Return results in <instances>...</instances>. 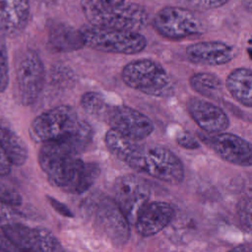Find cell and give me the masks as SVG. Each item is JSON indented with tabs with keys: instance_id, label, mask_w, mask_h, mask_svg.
I'll use <instances>...</instances> for the list:
<instances>
[{
	"instance_id": "e0dca14e",
	"label": "cell",
	"mask_w": 252,
	"mask_h": 252,
	"mask_svg": "<svg viewBox=\"0 0 252 252\" xmlns=\"http://www.w3.org/2000/svg\"><path fill=\"white\" fill-rule=\"evenodd\" d=\"M30 17L29 0H0V31L14 37L27 27Z\"/></svg>"
},
{
	"instance_id": "4316f807",
	"label": "cell",
	"mask_w": 252,
	"mask_h": 252,
	"mask_svg": "<svg viewBox=\"0 0 252 252\" xmlns=\"http://www.w3.org/2000/svg\"><path fill=\"white\" fill-rule=\"evenodd\" d=\"M0 200L7 205L14 207L22 204L21 195L13 188L0 183Z\"/></svg>"
},
{
	"instance_id": "6da1fadb",
	"label": "cell",
	"mask_w": 252,
	"mask_h": 252,
	"mask_svg": "<svg viewBox=\"0 0 252 252\" xmlns=\"http://www.w3.org/2000/svg\"><path fill=\"white\" fill-rule=\"evenodd\" d=\"M111 154L132 169L146 173L169 184H178L184 178L182 161L169 149L158 144H140L127 137H118Z\"/></svg>"
},
{
	"instance_id": "f1b7e54d",
	"label": "cell",
	"mask_w": 252,
	"mask_h": 252,
	"mask_svg": "<svg viewBox=\"0 0 252 252\" xmlns=\"http://www.w3.org/2000/svg\"><path fill=\"white\" fill-rule=\"evenodd\" d=\"M15 213L11 206L0 200V226L13 221Z\"/></svg>"
},
{
	"instance_id": "3957f363",
	"label": "cell",
	"mask_w": 252,
	"mask_h": 252,
	"mask_svg": "<svg viewBox=\"0 0 252 252\" xmlns=\"http://www.w3.org/2000/svg\"><path fill=\"white\" fill-rule=\"evenodd\" d=\"M81 154L71 139L49 141L41 144L37 161L49 183L65 190L84 163Z\"/></svg>"
},
{
	"instance_id": "484cf974",
	"label": "cell",
	"mask_w": 252,
	"mask_h": 252,
	"mask_svg": "<svg viewBox=\"0 0 252 252\" xmlns=\"http://www.w3.org/2000/svg\"><path fill=\"white\" fill-rule=\"evenodd\" d=\"M186 8L194 10H210L224 5L228 0H180Z\"/></svg>"
},
{
	"instance_id": "1f68e13d",
	"label": "cell",
	"mask_w": 252,
	"mask_h": 252,
	"mask_svg": "<svg viewBox=\"0 0 252 252\" xmlns=\"http://www.w3.org/2000/svg\"><path fill=\"white\" fill-rule=\"evenodd\" d=\"M0 251H19L2 229L0 230Z\"/></svg>"
},
{
	"instance_id": "7402d4cb",
	"label": "cell",
	"mask_w": 252,
	"mask_h": 252,
	"mask_svg": "<svg viewBox=\"0 0 252 252\" xmlns=\"http://www.w3.org/2000/svg\"><path fill=\"white\" fill-rule=\"evenodd\" d=\"M191 88L198 94L210 97H218L222 90V85L218 76L212 73H197L189 79Z\"/></svg>"
},
{
	"instance_id": "d4e9b609",
	"label": "cell",
	"mask_w": 252,
	"mask_h": 252,
	"mask_svg": "<svg viewBox=\"0 0 252 252\" xmlns=\"http://www.w3.org/2000/svg\"><path fill=\"white\" fill-rule=\"evenodd\" d=\"M236 216L241 227L252 234V198L244 199L238 203Z\"/></svg>"
},
{
	"instance_id": "83f0119b",
	"label": "cell",
	"mask_w": 252,
	"mask_h": 252,
	"mask_svg": "<svg viewBox=\"0 0 252 252\" xmlns=\"http://www.w3.org/2000/svg\"><path fill=\"white\" fill-rule=\"evenodd\" d=\"M176 143L187 150H196L200 147L197 139L188 131H181L176 136Z\"/></svg>"
},
{
	"instance_id": "9a60e30c",
	"label": "cell",
	"mask_w": 252,
	"mask_h": 252,
	"mask_svg": "<svg viewBox=\"0 0 252 252\" xmlns=\"http://www.w3.org/2000/svg\"><path fill=\"white\" fill-rule=\"evenodd\" d=\"M187 110L192 119L205 132H222L229 125L227 114L218 105L205 99L191 97L187 101Z\"/></svg>"
},
{
	"instance_id": "836d02e7",
	"label": "cell",
	"mask_w": 252,
	"mask_h": 252,
	"mask_svg": "<svg viewBox=\"0 0 252 252\" xmlns=\"http://www.w3.org/2000/svg\"><path fill=\"white\" fill-rule=\"evenodd\" d=\"M243 5L247 11L252 12V0H244Z\"/></svg>"
},
{
	"instance_id": "8992f818",
	"label": "cell",
	"mask_w": 252,
	"mask_h": 252,
	"mask_svg": "<svg viewBox=\"0 0 252 252\" xmlns=\"http://www.w3.org/2000/svg\"><path fill=\"white\" fill-rule=\"evenodd\" d=\"M81 7L91 25L138 32L149 20L143 6L128 4L119 7H104L99 0H82Z\"/></svg>"
},
{
	"instance_id": "7c38bea8",
	"label": "cell",
	"mask_w": 252,
	"mask_h": 252,
	"mask_svg": "<svg viewBox=\"0 0 252 252\" xmlns=\"http://www.w3.org/2000/svg\"><path fill=\"white\" fill-rule=\"evenodd\" d=\"M19 251H61L59 240L51 231L43 227H31L26 224L11 221L1 226Z\"/></svg>"
},
{
	"instance_id": "7a4b0ae2",
	"label": "cell",
	"mask_w": 252,
	"mask_h": 252,
	"mask_svg": "<svg viewBox=\"0 0 252 252\" xmlns=\"http://www.w3.org/2000/svg\"><path fill=\"white\" fill-rule=\"evenodd\" d=\"M29 135L32 142L42 144L49 141L74 138L88 150L93 142L91 125L79 117L69 105H57L37 115L30 125Z\"/></svg>"
},
{
	"instance_id": "d6986e66",
	"label": "cell",
	"mask_w": 252,
	"mask_h": 252,
	"mask_svg": "<svg viewBox=\"0 0 252 252\" xmlns=\"http://www.w3.org/2000/svg\"><path fill=\"white\" fill-rule=\"evenodd\" d=\"M0 144L12 165L19 167L27 162L29 151L25 141L2 119H0Z\"/></svg>"
},
{
	"instance_id": "30bf717a",
	"label": "cell",
	"mask_w": 252,
	"mask_h": 252,
	"mask_svg": "<svg viewBox=\"0 0 252 252\" xmlns=\"http://www.w3.org/2000/svg\"><path fill=\"white\" fill-rule=\"evenodd\" d=\"M113 193L114 201L129 222L134 224L139 212L150 200L149 186L134 174H124L115 179Z\"/></svg>"
},
{
	"instance_id": "277c9868",
	"label": "cell",
	"mask_w": 252,
	"mask_h": 252,
	"mask_svg": "<svg viewBox=\"0 0 252 252\" xmlns=\"http://www.w3.org/2000/svg\"><path fill=\"white\" fill-rule=\"evenodd\" d=\"M84 212L93 226L113 245L122 246L130 237V222L114 199L101 194L90 196Z\"/></svg>"
},
{
	"instance_id": "ba28073f",
	"label": "cell",
	"mask_w": 252,
	"mask_h": 252,
	"mask_svg": "<svg viewBox=\"0 0 252 252\" xmlns=\"http://www.w3.org/2000/svg\"><path fill=\"white\" fill-rule=\"evenodd\" d=\"M44 83V66L38 54L26 51L15 67L14 96L18 103L33 104L41 94Z\"/></svg>"
},
{
	"instance_id": "52a82bcc",
	"label": "cell",
	"mask_w": 252,
	"mask_h": 252,
	"mask_svg": "<svg viewBox=\"0 0 252 252\" xmlns=\"http://www.w3.org/2000/svg\"><path fill=\"white\" fill-rule=\"evenodd\" d=\"M85 45L98 51L116 54H136L143 51L147 40L138 32L86 26L81 29Z\"/></svg>"
},
{
	"instance_id": "ffe728a7",
	"label": "cell",
	"mask_w": 252,
	"mask_h": 252,
	"mask_svg": "<svg viewBox=\"0 0 252 252\" xmlns=\"http://www.w3.org/2000/svg\"><path fill=\"white\" fill-rule=\"evenodd\" d=\"M225 86L231 96L240 104L252 107V70L237 68L229 73Z\"/></svg>"
},
{
	"instance_id": "9c48e42d",
	"label": "cell",
	"mask_w": 252,
	"mask_h": 252,
	"mask_svg": "<svg viewBox=\"0 0 252 252\" xmlns=\"http://www.w3.org/2000/svg\"><path fill=\"white\" fill-rule=\"evenodd\" d=\"M155 30L168 39H182L202 32L199 19L189 9L167 6L160 9L154 18Z\"/></svg>"
},
{
	"instance_id": "ac0fdd59",
	"label": "cell",
	"mask_w": 252,
	"mask_h": 252,
	"mask_svg": "<svg viewBox=\"0 0 252 252\" xmlns=\"http://www.w3.org/2000/svg\"><path fill=\"white\" fill-rule=\"evenodd\" d=\"M47 43L54 52H71L86 46L81 30L62 22H50L47 28Z\"/></svg>"
},
{
	"instance_id": "cb8c5ba5",
	"label": "cell",
	"mask_w": 252,
	"mask_h": 252,
	"mask_svg": "<svg viewBox=\"0 0 252 252\" xmlns=\"http://www.w3.org/2000/svg\"><path fill=\"white\" fill-rule=\"evenodd\" d=\"M9 85V61L5 41V34L0 31V94L5 92Z\"/></svg>"
},
{
	"instance_id": "44dd1931",
	"label": "cell",
	"mask_w": 252,
	"mask_h": 252,
	"mask_svg": "<svg viewBox=\"0 0 252 252\" xmlns=\"http://www.w3.org/2000/svg\"><path fill=\"white\" fill-rule=\"evenodd\" d=\"M99 172L100 169L97 163L84 161L73 182L64 191L72 194H82L88 191L94 185Z\"/></svg>"
},
{
	"instance_id": "2e32d148",
	"label": "cell",
	"mask_w": 252,
	"mask_h": 252,
	"mask_svg": "<svg viewBox=\"0 0 252 252\" xmlns=\"http://www.w3.org/2000/svg\"><path fill=\"white\" fill-rule=\"evenodd\" d=\"M232 46L221 41H201L186 48L188 59L195 64L217 66L231 61L234 57Z\"/></svg>"
},
{
	"instance_id": "5bb4252c",
	"label": "cell",
	"mask_w": 252,
	"mask_h": 252,
	"mask_svg": "<svg viewBox=\"0 0 252 252\" xmlns=\"http://www.w3.org/2000/svg\"><path fill=\"white\" fill-rule=\"evenodd\" d=\"M174 216L172 206L166 202H148L139 212L134 225L143 237L153 236L165 228Z\"/></svg>"
},
{
	"instance_id": "f546056e",
	"label": "cell",
	"mask_w": 252,
	"mask_h": 252,
	"mask_svg": "<svg viewBox=\"0 0 252 252\" xmlns=\"http://www.w3.org/2000/svg\"><path fill=\"white\" fill-rule=\"evenodd\" d=\"M47 201L49 202L50 206L60 215L64 216V217H68V218H72L74 217L73 213L71 212V210L63 203L59 202L58 200H56L55 198L53 197H50V196H47Z\"/></svg>"
},
{
	"instance_id": "d6a6232c",
	"label": "cell",
	"mask_w": 252,
	"mask_h": 252,
	"mask_svg": "<svg viewBox=\"0 0 252 252\" xmlns=\"http://www.w3.org/2000/svg\"><path fill=\"white\" fill-rule=\"evenodd\" d=\"M104 7H119L125 4V0H99Z\"/></svg>"
},
{
	"instance_id": "4fadbf2b",
	"label": "cell",
	"mask_w": 252,
	"mask_h": 252,
	"mask_svg": "<svg viewBox=\"0 0 252 252\" xmlns=\"http://www.w3.org/2000/svg\"><path fill=\"white\" fill-rule=\"evenodd\" d=\"M104 122L110 129L135 141L146 139L154 131V124L147 115L124 104H111Z\"/></svg>"
},
{
	"instance_id": "603a6c76",
	"label": "cell",
	"mask_w": 252,
	"mask_h": 252,
	"mask_svg": "<svg viewBox=\"0 0 252 252\" xmlns=\"http://www.w3.org/2000/svg\"><path fill=\"white\" fill-rule=\"evenodd\" d=\"M81 106L94 118L104 122L111 104L106 102L103 95L97 92H88L81 96Z\"/></svg>"
},
{
	"instance_id": "4dcf8cb0",
	"label": "cell",
	"mask_w": 252,
	"mask_h": 252,
	"mask_svg": "<svg viewBox=\"0 0 252 252\" xmlns=\"http://www.w3.org/2000/svg\"><path fill=\"white\" fill-rule=\"evenodd\" d=\"M11 166L12 163L0 144V176L8 175L11 171Z\"/></svg>"
},
{
	"instance_id": "5b68a950",
	"label": "cell",
	"mask_w": 252,
	"mask_h": 252,
	"mask_svg": "<svg viewBox=\"0 0 252 252\" xmlns=\"http://www.w3.org/2000/svg\"><path fill=\"white\" fill-rule=\"evenodd\" d=\"M129 88L156 97H168L174 93L173 84L165 69L157 61L141 58L127 63L121 72Z\"/></svg>"
},
{
	"instance_id": "8fae6325",
	"label": "cell",
	"mask_w": 252,
	"mask_h": 252,
	"mask_svg": "<svg viewBox=\"0 0 252 252\" xmlns=\"http://www.w3.org/2000/svg\"><path fill=\"white\" fill-rule=\"evenodd\" d=\"M200 140L220 158L232 164L252 166V144L230 133H199Z\"/></svg>"
},
{
	"instance_id": "e575fe53",
	"label": "cell",
	"mask_w": 252,
	"mask_h": 252,
	"mask_svg": "<svg viewBox=\"0 0 252 252\" xmlns=\"http://www.w3.org/2000/svg\"><path fill=\"white\" fill-rule=\"evenodd\" d=\"M248 54H249V56H250V58L252 59V46L248 49Z\"/></svg>"
}]
</instances>
